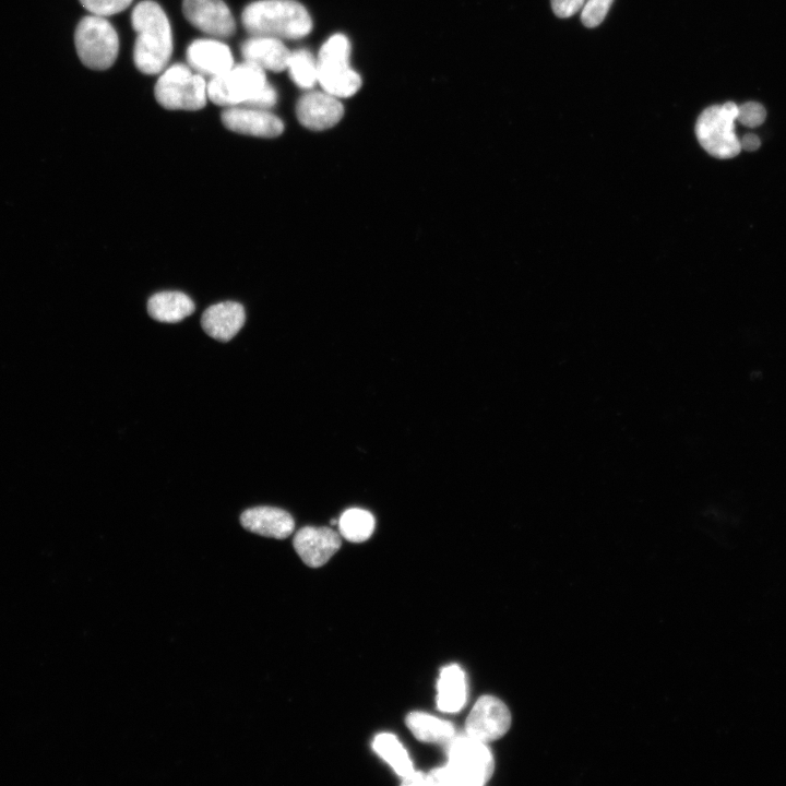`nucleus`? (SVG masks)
I'll use <instances>...</instances> for the list:
<instances>
[{
  "instance_id": "nucleus-1",
  "label": "nucleus",
  "mask_w": 786,
  "mask_h": 786,
  "mask_svg": "<svg viewBox=\"0 0 786 786\" xmlns=\"http://www.w3.org/2000/svg\"><path fill=\"white\" fill-rule=\"evenodd\" d=\"M136 33L133 61L144 74H157L167 66L172 53L170 23L159 4L151 0L138 3L131 14Z\"/></svg>"
},
{
  "instance_id": "nucleus-23",
  "label": "nucleus",
  "mask_w": 786,
  "mask_h": 786,
  "mask_svg": "<svg viewBox=\"0 0 786 786\" xmlns=\"http://www.w3.org/2000/svg\"><path fill=\"white\" fill-rule=\"evenodd\" d=\"M287 69L291 80L302 88H310L318 82L317 58L306 49L290 52Z\"/></svg>"
},
{
  "instance_id": "nucleus-3",
  "label": "nucleus",
  "mask_w": 786,
  "mask_h": 786,
  "mask_svg": "<svg viewBox=\"0 0 786 786\" xmlns=\"http://www.w3.org/2000/svg\"><path fill=\"white\" fill-rule=\"evenodd\" d=\"M448 763L429 772L434 785L481 786L495 770V761L486 742L466 734L449 741Z\"/></svg>"
},
{
  "instance_id": "nucleus-22",
  "label": "nucleus",
  "mask_w": 786,
  "mask_h": 786,
  "mask_svg": "<svg viewBox=\"0 0 786 786\" xmlns=\"http://www.w3.org/2000/svg\"><path fill=\"white\" fill-rule=\"evenodd\" d=\"M337 525L341 536L345 539L361 543L372 535L376 522L369 511L352 508L342 513Z\"/></svg>"
},
{
  "instance_id": "nucleus-10",
  "label": "nucleus",
  "mask_w": 786,
  "mask_h": 786,
  "mask_svg": "<svg viewBox=\"0 0 786 786\" xmlns=\"http://www.w3.org/2000/svg\"><path fill=\"white\" fill-rule=\"evenodd\" d=\"M182 12L194 27L213 37H230L236 31L234 16L223 0H183Z\"/></svg>"
},
{
  "instance_id": "nucleus-5",
  "label": "nucleus",
  "mask_w": 786,
  "mask_h": 786,
  "mask_svg": "<svg viewBox=\"0 0 786 786\" xmlns=\"http://www.w3.org/2000/svg\"><path fill=\"white\" fill-rule=\"evenodd\" d=\"M738 105L727 102L707 107L699 116L695 134L701 146L712 156L730 158L741 151L740 140L735 133Z\"/></svg>"
},
{
  "instance_id": "nucleus-17",
  "label": "nucleus",
  "mask_w": 786,
  "mask_h": 786,
  "mask_svg": "<svg viewBox=\"0 0 786 786\" xmlns=\"http://www.w3.org/2000/svg\"><path fill=\"white\" fill-rule=\"evenodd\" d=\"M245 61L263 70L281 72L287 69L290 51L281 39L265 36H252L240 47Z\"/></svg>"
},
{
  "instance_id": "nucleus-16",
  "label": "nucleus",
  "mask_w": 786,
  "mask_h": 786,
  "mask_svg": "<svg viewBox=\"0 0 786 786\" xmlns=\"http://www.w3.org/2000/svg\"><path fill=\"white\" fill-rule=\"evenodd\" d=\"M245 321V309L235 301L213 305L203 312L201 318L205 333L221 342L230 341L243 326Z\"/></svg>"
},
{
  "instance_id": "nucleus-18",
  "label": "nucleus",
  "mask_w": 786,
  "mask_h": 786,
  "mask_svg": "<svg viewBox=\"0 0 786 786\" xmlns=\"http://www.w3.org/2000/svg\"><path fill=\"white\" fill-rule=\"evenodd\" d=\"M437 706L444 713L458 712L466 702V679L463 669L451 664L440 670L437 682Z\"/></svg>"
},
{
  "instance_id": "nucleus-7",
  "label": "nucleus",
  "mask_w": 786,
  "mask_h": 786,
  "mask_svg": "<svg viewBox=\"0 0 786 786\" xmlns=\"http://www.w3.org/2000/svg\"><path fill=\"white\" fill-rule=\"evenodd\" d=\"M206 83L189 67L176 63L166 69L154 88L155 98L169 110H199L206 104Z\"/></svg>"
},
{
  "instance_id": "nucleus-28",
  "label": "nucleus",
  "mask_w": 786,
  "mask_h": 786,
  "mask_svg": "<svg viewBox=\"0 0 786 786\" xmlns=\"http://www.w3.org/2000/svg\"><path fill=\"white\" fill-rule=\"evenodd\" d=\"M585 0H551L555 14L559 17H570L583 8Z\"/></svg>"
},
{
  "instance_id": "nucleus-2",
  "label": "nucleus",
  "mask_w": 786,
  "mask_h": 786,
  "mask_svg": "<svg viewBox=\"0 0 786 786\" xmlns=\"http://www.w3.org/2000/svg\"><path fill=\"white\" fill-rule=\"evenodd\" d=\"M241 22L252 36L277 39H298L312 28L307 9L295 0L254 1L243 9Z\"/></svg>"
},
{
  "instance_id": "nucleus-20",
  "label": "nucleus",
  "mask_w": 786,
  "mask_h": 786,
  "mask_svg": "<svg viewBox=\"0 0 786 786\" xmlns=\"http://www.w3.org/2000/svg\"><path fill=\"white\" fill-rule=\"evenodd\" d=\"M405 724L416 739L422 742H448L455 736L452 723L424 712H410Z\"/></svg>"
},
{
  "instance_id": "nucleus-13",
  "label": "nucleus",
  "mask_w": 786,
  "mask_h": 786,
  "mask_svg": "<svg viewBox=\"0 0 786 786\" xmlns=\"http://www.w3.org/2000/svg\"><path fill=\"white\" fill-rule=\"evenodd\" d=\"M299 122L310 130H325L335 126L344 115V107L337 97L326 92L305 94L297 103Z\"/></svg>"
},
{
  "instance_id": "nucleus-14",
  "label": "nucleus",
  "mask_w": 786,
  "mask_h": 786,
  "mask_svg": "<svg viewBox=\"0 0 786 786\" xmlns=\"http://www.w3.org/2000/svg\"><path fill=\"white\" fill-rule=\"evenodd\" d=\"M189 66L199 74L217 76L234 66L231 51L224 43L202 38L193 40L186 52Z\"/></svg>"
},
{
  "instance_id": "nucleus-9",
  "label": "nucleus",
  "mask_w": 786,
  "mask_h": 786,
  "mask_svg": "<svg viewBox=\"0 0 786 786\" xmlns=\"http://www.w3.org/2000/svg\"><path fill=\"white\" fill-rule=\"evenodd\" d=\"M511 726L507 705L492 695L480 696L465 722V734L476 740L489 742L501 738Z\"/></svg>"
},
{
  "instance_id": "nucleus-25",
  "label": "nucleus",
  "mask_w": 786,
  "mask_h": 786,
  "mask_svg": "<svg viewBox=\"0 0 786 786\" xmlns=\"http://www.w3.org/2000/svg\"><path fill=\"white\" fill-rule=\"evenodd\" d=\"M93 15L109 16L126 10L132 0H80Z\"/></svg>"
},
{
  "instance_id": "nucleus-26",
  "label": "nucleus",
  "mask_w": 786,
  "mask_h": 786,
  "mask_svg": "<svg viewBox=\"0 0 786 786\" xmlns=\"http://www.w3.org/2000/svg\"><path fill=\"white\" fill-rule=\"evenodd\" d=\"M766 117L764 107L755 102H748L738 106V115L736 120L746 127H758Z\"/></svg>"
},
{
  "instance_id": "nucleus-6",
  "label": "nucleus",
  "mask_w": 786,
  "mask_h": 786,
  "mask_svg": "<svg viewBox=\"0 0 786 786\" xmlns=\"http://www.w3.org/2000/svg\"><path fill=\"white\" fill-rule=\"evenodd\" d=\"M74 45L82 63L93 70L110 68L119 51V38L114 26L105 17L93 14L79 22Z\"/></svg>"
},
{
  "instance_id": "nucleus-15",
  "label": "nucleus",
  "mask_w": 786,
  "mask_h": 786,
  "mask_svg": "<svg viewBox=\"0 0 786 786\" xmlns=\"http://www.w3.org/2000/svg\"><path fill=\"white\" fill-rule=\"evenodd\" d=\"M240 523L247 531L276 539L288 537L295 528L291 515L274 507H255L240 515Z\"/></svg>"
},
{
  "instance_id": "nucleus-30",
  "label": "nucleus",
  "mask_w": 786,
  "mask_h": 786,
  "mask_svg": "<svg viewBox=\"0 0 786 786\" xmlns=\"http://www.w3.org/2000/svg\"><path fill=\"white\" fill-rule=\"evenodd\" d=\"M760 139L755 134H746L740 140L741 148L746 151H755L760 146Z\"/></svg>"
},
{
  "instance_id": "nucleus-21",
  "label": "nucleus",
  "mask_w": 786,
  "mask_h": 786,
  "mask_svg": "<svg viewBox=\"0 0 786 786\" xmlns=\"http://www.w3.org/2000/svg\"><path fill=\"white\" fill-rule=\"evenodd\" d=\"M374 752L383 759L393 771L404 777L414 771L413 762L395 735L381 733L372 741Z\"/></svg>"
},
{
  "instance_id": "nucleus-29",
  "label": "nucleus",
  "mask_w": 786,
  "mask_h": 786,
  "mask_svg": "<svg viewBox=\"0 0 786 786\" xmlns=\"http://www.w3.org/2000/svg\"><path fill=\"white\" fill-rule=\"evenodd\" d=\"M402 785H434L429 773L413 771L402 777Z\"/></svg>"
},
{
  "instance_id": "nucleus-19",
  "label": "nucleus",
  "mask_w": 786,
  "mask_h": 786,
  "mask_svg": "<svg viewBox=\"0 0 786 786\" xmlns=\"http://www.w3.org/2000/svg\"><path fill=\"white\" fill-rule=\"evenodd\" d=\"M194 311V303L181 291H160L147 301V312L156 321L176 323Z\"/></svg>"
},
{
  "instance_id": "nucleus-12",
  "label": "nucleus",
  "mask_w": 786,
  "mask_h": 786,
  "mask_svg": "<svg viewBox=\"0 0 786 786\" xmlns=\"http://www.w3.org/2000/svg\"><path fill=\"white\" fill-rule=\"evenodd\" d=\"M294 548L301 560L311 568L325 564L340 549V534L329 527L305 526L294 536Z\"/></svg>"
},
{
  "instance_id": "nucleus-27",
  "label": "nucleus",
  "mask_w": 786,
  "mask_h": 786,
  "mask_svg": "<svg viewBox=\"0 0 786 786\" xmlns=\"http://www.w3.org/2000/svg\"><path fill=\"white\" fill-rule=\"evenodd\" d=\"M277 102V93L275 88L266 82V84L243 106L258 109H270Z\"/></svg>"
},
{
  "instance_id": "nucleus-11",
  "label": "nucleus",
  "mask_w": 786,
  "mask_h": 786,
  "mask_svg": "<svg viewBox=\"0 0 786 786\" xmlns=\"http://www.w3.org/2000/svg\"><path fill=\"white\" fill-rule=\"evenodd\" d=\"M221 119L228 130L246 135L275 138L284 131L283 121L265 109L227 107Z\"/></svg>"
},
{
  "instance_id": "nucleus-24",
  "label": "nucleus",
  "mask_w": 786,
  "mask_h": 786,
  "mask_svg": "<svg viewBox=\"0 0 786 786\" xmlns=\"http://www.w3.org/2000/svg\"><path fill=\"white\" fill-rule=\"evenodd\" d=\"M614 0H587L582 8L581 20L587 27L598 26L606 17Z\"/></svg>"
},
{
  "instance_id": "nucleus-4",
  "label": "nucleus",
  "mask_w": 786,
  "mask_h": 786,
  "mask_svg": "<svg viewBox=\"0 0 786 786\" xmlns=\"http://www.w3.org/2000/svg\"><path fill=\"white\" fill-rule=\"evenodd\" d=\"M349 53L347 37L335 34L321 46L317 57L318 82L337 98L354 95L361 85L360 75L348 63Z\"/></svg>"
},
{
  "instance_id": "nucleus-8",
  "label": "nucleus",
  "mask_w": 786,
  "mask_h": 786,
  "mask_svg": "<svg viewBox=\"0 0 786 786\" xmlns=\"http://www.w3.org/2000/svg\"><path fill=\"white\" fill-rule=\"evenodd\" d=\"M266 82L262 68L245 61L212 78L206 86L207 97L219 106H243Z\"/></svg>"
}]
</instances>
